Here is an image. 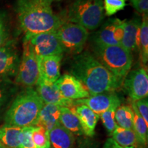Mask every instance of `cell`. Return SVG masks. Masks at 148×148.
I'll return each mask as SVG.
<instances>
[{"label":"cell","instance_id":"obj_22","mask_svg":"<svg viewBox=\"0 0 148 148\" xmlns=\"http://www.w3.org/2000/svg\"><path fill=\"white\" fill-rule=\"evenodd\" d=\"M131 108L133 111V130L136 135L138 144L146 146L148 138V125L138 112L134 101H132Z\"/></svg>","mask_w":148,"mask_h":148},{"label":"cell","instance_id":"obj_36","mask_svg":"<svg viewBox=\"0 0 148 148\" xmlns=\"http://www.w3.org/2000/svg\"><path fill=\"white\" fill-rule=\"evenodd\" d=\"M87 148H97L96 147H92V146H89V147H88Z\"/></svg>","mask_w":148,"mask_h":148},{"label":"cell","instance_id":"obj_20","mask_svg":"<svg viewBox=\"0 0 148 148\" xmlns=\"http://www.w3.org/2000/svg\"><path fill=\"white\" fill-rule=\"evenodd\" d=\"M23 127L4 125L0 127V143L5 148H20Z\"/></svg>","mask_w":148,"mask_h":148},{"label":"cell","instance_id":"obj_8","mask_svg":"<svg viewBox=\"0 0 148 148\" xmlns=\"http://www.w3.org/2000/svg\"><path fill=\"white\" fill-rule=\"evenodd\" d=\"M24 38L28 40L36 57L63 54V50L56 32L26 34Z\"/></svg>","mask_w":148,"mask_h":148},{"label":"cell","instance_id":"obj_3","mask_svg":"<svg viewBox=\"0 0 148 148\" xmlns=\"http://www.w3.org/2000/svg\"><path fill=\"white\" fill-rule=\"evenodd\" d=\"M43 105L36 89L25 88L16 95L5 112V125L19 127L35 126Z\"/></svg>","mask_w":148,"mask_h":148},{"label":"cell","instance_id":"obj_10","mask_svg":"<svg viewBox=\"0 0 148 148\" xmlns=\"http://www.w3.org/2000/svg\"><path fill=\"white\" fill-rule=\"evenodd\" d=\"M122 86L132 101L147 97L148 75L145 68L130 71L123 79Z\"/></svg>","mask_w":148,"mask_h":148},{"label":"cell","instance_id":"obj_15","mask_svg":"<svg viewBox=\"0 0 148 148\" xmlns=\"http://www.w3.org/2000/svg\"><path fill=\"white\" fill-rule=\"evenodd\" d=\"M36 90L44 103H51L71 108L74 106L73 101L61 95L55 83H47L38 80Z\"/></svg>","mask_w":148,"mask_h":148},{"label":"cell","instance_id":"obj_17","mask_svg":"<svg viewBox=\"0 0 148 148\" xmlns=\"http://www.w3.org/2000/svg\"><path fill=\"white\" fill-rule=\"evenodd\" d=\"M78 118L83 134L92 137L95 135V130L99 116L84 104H77L71 108Z\"/></svg>","mask_w":148,"mask_h":148},{"label":"cell","instance_id":"obj_25","mask_svg":"<svg viewBox=\"0 0 148 148\" xmlns=\"http://www.w3.org/2000/svg\"><path fill=\"white\" fill-rule=\"evenodd\" d=\"M143 64L148 60V18L147 14H143L141 20L139 35V50Z\"/></svg>","mask_w":148,"mask_h":148},{"label":"cell","instance_id":"obj_35","mask_svg":"<svg viewBox=\"0 0 148 148\" xmlns=\"http://www.w3.org/2000/svg\"><path fill=\"white\" fill-rule=\"evenodd\" d=\"M48 1H49L50 2H51V1H59V0H48Z\"/></svg>","mask_w":148,"mask_h":148},{"label":"cell","instance_id":"obj_38","mask_svg":"<svg viewBox=\"0 0 148 148\" xmlns=\"http://www.w3.org/2000/svg\"><path fill=\"white\" fill-rule=\"evenodd\" d=\"M0 145H1V143H0Z\"/></svg>","mask_w":148,"mask_h":148},{"label":"cell","instance_id":"obj_6","mask_svg":"<svg viewBox=\"0 0 148 148\" xmlns=\"http://www.w3.org/2000/svg\"><path fill=\"white\" fill-rule=\"evenodd\" d=\"M63 52L77 55L83 51L89 33L78 24L64 21L56 31Z\"/></svg>","mask_w":148,"mask_h":148},{"label":"cell","instance_id":"obj_26","mask_svg":"<svg viewBox=\"0 0 148 148\" xmlns=\"http://www.w3.org/2000/svg\"><path fill=\"white\" fill-rule=\"evenodd\" d=\"M16 90V85L10 79H0V113L5 108Z\"/></svg>","mask_w":148,"mask_h":148},{"label":"cell","instance_id":"obj_23","mask_svg":"<svg viewBox=\"0 0 148 148\" xmlns=\"http://www.w3.org/2000/svg\"><path fill=\"white\" fill-rule=\"evenodd\" d=\"M112 139L123 147H136L138 145L136 135L133 130L116 126L112 134Z\"/></svg>","mask_w":148,"mask_h":148},{"label":"cell","instance_id":"obj_24","mask_svg":"<svg viewBox=\"0 0 148 148\" xmlns=\"http://www.w3.org/2000/svg\"><path fill=\"white\" fill-rule=\"evenodd\" d=\"M115 122L118 126L133 130V111L127 105H120L114 114Z\"/></svg>","mask_w":148,"mask_h":148},{"label":"cell","instance_id":"obj_27","mask_svg":"<svg viewBox=\"0 0 148 148\" xmlns=\"http://www.w3.org/2000/svg\"><path fill=\"white\" fill-rule=\"evenodd\" d=\"M32 137L36 148H51L49 131L41 126H33Z\"/></svg>","mask_w":148,"mask_h":148},{"label":"cell","instance_id":"obj_11","mask_svg":"<svg viewBox=\"0 0 148 148\" xmlns=\"http://www.w3.org/2000/svg\"><path fill=\"white\" fill-rule=\"evenodd\" d=\"M20 60L19 53L14 40H8L0 47V79L15 77Z\"/></svg>","mask_w":148,"mask_h":148},{"label":"cell","instance_id":"obj_7","mask_svg":"<svg viewBox=\"0 0 148 148\" xmlns=\"http://www.w3.org/2000/svg\"><path fill=\"white\" fill-rule=\"evenodd\" d=\"M38 80V62L28 40L24 38L23 53L14 79L16 84L27 87L36 86Z\"/></svg>","mask_w":148,"mask_h":148},{"label":"cell","instance_id":"obj_9","mask_svg":"<svg viewBox=\"0 0 148 148\" xmlns=\"http://www.w3.org/2000/svg\"><path fill=\"white\" fill-rule=\"evenodd\" d=\"M124 34V20L110 18L103 23L94 34L93 44L101 45H121Z\"/></svg>","mask_w":148,"mask_h":148},{"label":"cell","instance_id":"obj_18","mask_svg":"<svg viewBox=\"0 0 148 148\" xmlns=\"http://www.w3.org/2000/svg\"><path fill=\"white\" fill-rule=\"evenodd\" d=\"M61 106L51 103H44L40 110L35 126L45 127L50 131L59 123Z\"/></svg>","mask_w":148,"mask_h":148},{"label":"cell","instance_id":"obj_28","mask_svg":"<svg viewBox=\"0 0 148 148\" xmlns=\"http://www.w3.org/2000/svg\"><path fill=\"white\" fill-rule=\"evenodd\" d=\"M119 106V105H114V106H111L108 110L99 115L103 125L106 127L108 132L110 134H112L114 129L117 126L115 122V119H114V114H115L116 108Z\"/></svg>","mask_w":148,"mask_h":148},{"label":"cell","instance_id":"obj_16","mask_svg":"<svg viewBox=\"0 0 148 148\" xmlns=\"http://www.w3.org/2000/svg\"><path fill=\"white\" fill-rule=\"evenodd\" d=\"M141 20L136 16L124 20V34L121 45L131 53L139 50V35Z\"/></svg>","mask_w":148,"mask_h":148},{"label":"cell","instance_id":"obj_34","mask_svg":"<svg viewBox=\"0 0 148 148\" xmlns=\"http://www.w3.org/2000/svg\"><path fill=\"white\" fill-rule=\"evenodd\" d=\"M103 148H133L132 147H123L116 143L112 138H109L106 140Z\"/></svg>","mask_w":148,"mask_h":148},{"label":"cell","instance_id":"obj_4","mask_svg":"<svg viewBox=\"0 0 148 148\" xmlns=\"http://www.w3.org/2000/svg\"><path fill=\"white\" fill-rule=\"evenodd\" d=\"M66 17L67 22L78 24L87 30L97 29L105 17L103 0H75Z\"/></svg>","mask_w":148,"mask_h":148},{"label":"cell","instance_id":"obj_32","mask_svg":"<svg viewBox=\"0 0 148 148\" xmlns=\"http://www.w3.org/2000/svg\"><path fill=\"white\" fill-rule=\"evenodd\" d=\"M136 109L144 121L148 125V100L147 97L134 101Z\"/></svg>","mask_w":148,"mask_h":148},{"label":"cell","instance_id":"obj_19","mask_svg":"<svg viewBox=\"0 0 148 148\" xmlns=\"http://www.w3.org/2000/svg\"><path fill=\"white\" fill-rule=\"evenodd\" d=\"M51 148H73L75 143L74 134L60 123L49 132Z\"/></svg>","mask_w":148,"mask_h":148},{"label":"cell","instance_id":"obj_29","mask_svg":"<svg viewBox=\"0 0 148 148\" xmlns=\"http://www.w3.org/2000/svg\"><path fill=\"white\" fill-rule=\"evenodd\" d=\"M103 3L105 14L109 16L123 10L126 6L125 0H103Z\"/></svg>","mask_w":148,"mask_h":148},{"label":"cell","instance_id":"obj_33","mask_svg":"<svg viewBox=\"0 0 148 148\" xmlns=\"http://www.w3.org/2000/svg\"><path fill=\"white\" fill-rule=\"evenodd\" d=\"M134 8L139 13L147 14L148 0H129Z\"/></svg>","mask_w":148,"mask_h":148},{"label":"cell","instance_id":"obj_30","mask_svg":"<svg viewBox=\"0 0 148 148\" xmlns=\"http://www.w3.org/2000/svg\"><path fill=\"white\" fill-rule=\"evenodd\" d=\"M8 38L9 30L6 15L3 12H0V47L8 41Z\"/></svg>","mask_w":148,"mask_h":148},{"label":"cell","instance_id":"obj_12","mask_svg":"<svg viewBox=\"0 0 148 148\" xmlns=\"http://www.w3.org/2000/svg\"><path fill=\"white\" fill-rule=\"evenodd\" d=\"M54 83L61 95L66 99L75 101L90 96L82 83L71 74H64Z\"/></svg>","mask_w":148,"mask_h":148},{"label":"cell","instance_id":"obj_14","mask_svg":"<svg viewBox=\"0 0 148 148\" xmlns=\"http://www.w3.org/2000/svg\"><path fill=\"white\" fill-rule=\"evenodd\" d=\"M63 54L36 57L38 68V80L54 83L60 77V65Z\"/></svg>","mask_w":148,"mask_h":148},{"label":"cell","instance_id":"obj_13","mask_svg":"<svg viewBox=\"0 0 148 148\" xmlns=\"http://www.w3.org/2000/svg\"><path fill=\"white\" fill-rule=\"evenodd\" d=\"M73 104H84L98 115L114 105H121V100L115 92H106L97 95H90L87 98L73 101Z\"/></svg>","mask_w":148,"mask_h":148},{"label":"cell","instance_id":"obj_1","mask_svg":"<svg viewBox=\"0 0 148 148\" xmlns=\"http://www.w3.org/2000/svg\"><path fill=\"white\" fill-rule=\"evenodd\" d=\"M69 71L82 83L90 95L114 92L123 84V79L111 73L88 51L74 56L70 62Z\"/></svg>","mask_w":148,"mask_h":148},{"label":"cell","instance_id":"obj_31","mask_svg":"<svg viewBox=\"0 0 148 148\" xmlns=\"http://www.w3.org/2000/svg\"><path fill=\"white\" fill-rule=\"evenodd\" d=\"M32 128L33 126L23 127L20 148H36L32 137Z\"/></svg>","mask_w":148,"mask_h":148},{"label":"cell","instance_id":"obj_37","mask_svg":"<svg viewBox=\"0 0 148 148\" xmlns=\"http://www.w3.org/2000/svg\"><path fill=\"white\" fill-rule=\"evenodd\" d=\"M0 148H5V147H3L2 145H0Z\"/></svg>","mask_w":148,"mask_h":148},{"label":"cell","instance_id":"obj_5","mask_svg":"<svg viewBox=\"0 0 148 148\" xmlns=\"http://www.w3.org/2000/svg\"><path fill=\"white\" fill-rule=\"evenodd\" d=\"M94 56L115 76L124 79L132 66L133 56L121 45L93 44Z\"/></svg>","mask_w":148,"mask_h":148},{"label":"cell","instance_id":"obj_2","mask_svg":"<svg viewBox=\"0 0 148 148\" xmlns=\"http://www.w3.org/2000/svg\"><path fill=\"white\" fill-rule=\"evenodd\" d=\"M16 11L25 35L56 32L64 22L53 12L48 0H18Z\"/></svg>","mask_w":148,"mask_h":148},{"label":"cell","instance_id":"obj_21","mask_svg":"<svg viewBox=\"0 0 148 148\" xmlns=\"http://www.w3.org/2000/svg\"><path fill=\"white\" fill-rule=\"evenodd\" d=\"M59 123L73 134H83L82 129L78 118L71 108L61 107Z\"/></svg>","mask_w":148,"mask_h":148}]
</instances>
